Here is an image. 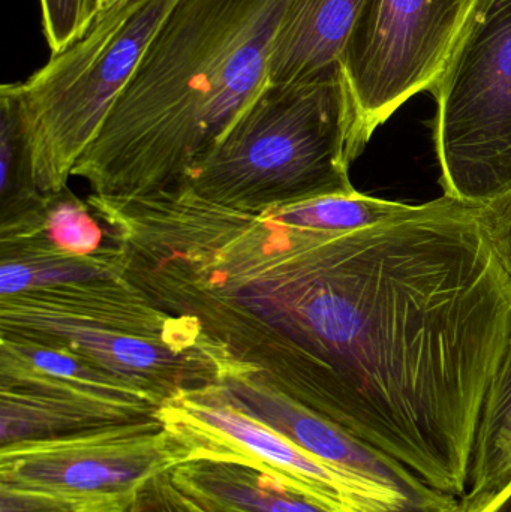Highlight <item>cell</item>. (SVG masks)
I'll return each instance as SVG.
<instances>
[{"instance_id": "6da1fadb", "label": "cell", "mask_w": 511, "mask_h": 512, "mask_svg": "<svg viewBox=\"0 0 511 512\" xmlns=\"http://www.w3.org/2000/svg\"><path fill=\"white\" fill-rule=\"evenodd\" d=\"M510 337V277L474 209L444 195L330 236L314 348L293 400L462 499Z\"/></svg>"}, {"instance_id": "7a4b0ae2", "label": "cell", "mask_w": 511, "mask_h": 512, "mask_svg": "<svg viewBox=\"0 0 511 512\" xmlns=\"http://www.w3.org/2000/svg\"><path fill=\"white\" fill-rule=\"evenodd\" d=\"M297 3L179 0L72 177L105 198L179 185L270 83Z\"/></svg>"}, {"instance_id": "3957f363", "label": "cell", "mask_w": 511, "mask_h": 512, "mask_svg": "<svg viewBox=\"0 0 511 512\" xmlns=\"http://www.w3.org/2000/svg\"><path fill=\"white\" fill-rule=\"evenodd\" d=\"M366 144L338 63L305 80L267 84L176 186L249 213L353 194L348 171Z\"/></svg>"}, {"instance_id": "277c9868", "label": "cell", "mask_w": 511, "mask_h": 512, "mask_svg": "<svg viewBox=\"0 0 511 512\" xmlns=\"http://www.w3.org/2000/svg\"><path fill=\"white\" fill-rule=\"evenodd\" d=\"M179 0H120L26 81L0 87L17 123L24 179L42 195L68 188L159 27Z\"/></svg>"}, {"instance_id": "5b68a950", "label": "cell", "mask_w": 511, "mask_h": 512, "mask_svg": "<svg viewBox=\"0 0 511 512\" xmlns=\"http://www.w3.org/2000/svg\"><path fill=\"white\" fill-rule=\"evenodd\" d=\"M444 195L476 209L511 189V0H473L431 90Z\"/></svg>"}, {"instance_id": "8992f818", "label": "cell", "mask_w": 511, "mask_h": 512, "mask_svg": "<svg viewBox=\"0 0 511 512\" xmlns=\"http://www.w3.org/2000/svg\"><path fill=\"white\" fill-rule=\"evenodd\" d=\"M473 0H365L341 66L366 140L443 74Z\"/></svg>"}, {"instance_id": "52a82bcc", "label": "cell", "mask_w": 511, "mask_h": 512, "mask_svg": "<svg viewBox=\"0 0 511 512\" xmlns=\"http://www.w3.org/2000/svg\"><path fill=\"white\" fill-rule=\"evenodd\" d=\"M158 417L191 450L192 459L209 457L257 469L330 512H428L386 487L321 462L234 408L216 385L164 403Z\"/></svg>"}, {"instance_id": "ba28073f", "label": "cell", "mask_w": 511, "mask_h": 512, "mask_svg": "<svg viewBox=\"0 0 511 512\" xmlns=\"http://www.w3.org/2000/svg\"><path fill=\"white\" fill-rule=\"evenodd\" d=\"M192 459L161 420L77 441L0 453V483L54 496L75 512H128L150 478Z\"/></svg>"}, {"instance_id": "9c48e42d", "label": "cell", "mask_w": 511, "mask_h": 512, "mask_svg": "<svg viewBox=\"0 0 511 512\" xmlns=\"http://www.w3.org/2000/svg\"><path fill=\"white\" fill-rule=\"evenodd\" d=\"M143 393L48 375L0 348V453L77 441L159 420Z\"/></svg>"}, {"instance_id": "30bf717a", "label": "cell", "mask_w": 511, "mask_h": 512, "mask_svg": "<svg viewBox=\"0 0 511 512\" xmlns=\"http://www.w3.org/2000/svg\"><path fill=\"white\" fill-rule=\"evenodd\" d=\"M69 333L149 337L204 352L192 321L165 312L125 277L0 295V340L39 343Z\"/></svg>"}, {"instance_id": "8fae6325", "label": "cell", "mask_w": 511, "mask_h": 512, "mask_svg": "<svg viewBox=\"0 0 511 512\" xmlns=\"http://www.w3.org/2000/svg\"><path fill=\"white\" fill-rule=\"evenodd\" d=\"M219 394L321 462L386 487L428 512H462L461 499L429 487L389 454L245 373H222Z\"/></svg>"}, {"instance_id": "7c38bea8", "label": "cell", "mask_w": 511, "mask_h": 512, "mask_svg": "<svg viewBox=\"0 0 511 512\" xmlns=\"http://www.w3.org/2000/svg\"><path fill=\"white\" fill-rule=\"evenodd\" d=\"M170 475L207 512H330L257 469L228 460L197 457Z\"/></svg>"}, {"instance_id": "4fadbf2b", "label": "cell", "mask_w": 511, "mask_h": 512, "mask_svg": "<svg viewBox=\"0 0 511 512\" xmlns=\"http://www.w3.org/2000/svg\"><path fill=\"white\" fill-rule=\"evenodd\" d=\"M365 0H299L276 42L270 83H290L338 65Z\"/></svg>"}, {"instance_id": "5bb4252c", "label": "cell", "mask_w": 511, "mask_h": 512, "mask_svg": "<svg viewBox=\"0 0 511 512\" xmlns=\"http://www.w3.org/2000/svg\"><path fill=\"white\" fill-rule=\"evenodd\" d=\"M0 259V295L123 277V252L117 242L104 254L80 256L29 240L0 239Z\"/></svg>"}, {"instance_id": "9a60e30c", "label": "cell", "mask_w": 511, "mask_h": 512, "mask_svg": "<svg viewBox=\"0 0 511 512\" xmlns=\"http://www.w3.org/2000/svg\"><path fill=\"white\" fill-rule=\"evenodd\" d=\"M511 472V337L486 391L477 423L462 512L498 492Z\"/></svg>"}, {"instance_id": "2e32d148", "label": "cell", "mask_w": 511, "mask_h": 512, "mask_svg": "<svg viewBox=\"0 0 511 512\" xmlns=\"http://www.w3.org/2000/svg\"><path fill=\"white\" fill-rule=\"evenodd\" d=\"M417 209L419 206L380 200L356 191L353 194L330 195L305 203L275 207L264 210V213L281 224L302 230L351 233L396 221Z\"/></svg>"}, {"instance_id": "e0dca14e", "label": "cell", "mask_w": 511, "mask_h": 512, "mask_svg": "<svg viewBox=\"0 0 511 512\" xmlns=\"http://www.w3.org/2000/svg\"><path fill=\"white\" fill-rule=\"evenodd\" d=\"M42 32L51 54L74 44L95 23L104 0H39Z\"/></svg>"}, {"instance_id": "ac0fdd59", "label": "cell", "mask_w": 511, "mask_h": 512, "mask_svg": "<svg viewBox=\"0 0 511 512\" xmlns=\"http://www.w3.org/2000/svg\"><path fill=\"white\" fill-rule=\"evenodd\" d=\"M483 236L511 280V189L486 206L474 209Z\"/></svg>"}, {"instance_id": "d6986e66", "label": "cell", "mask_w": 511, "mask_h": 512, "mask_svg": "<svg viewBox=\"0 0 511 512\" xmlns=\"http://www.w3.org/2000/svg\"><path fill=\"white\" fill-rule=\"evenodd\" d=\"M128 512H207L171 480L170 472L156 475L140 487Z\"/></svg>"}, {"instance_id": "ffe728a7", "label": "cell", "mask_w": 511, "mask_h": 512, "mask_svg": "<svg viewBox=\"0 0 511 512\" xmlns=\"http://www.w3.org/2000/svg\"><path fill=\"white\" fill-rule=\"evenodd\" d=\"M0 512H75L54 496L0 483Z\"/></svg>"}, {"instance_id": "44dd1931", "label": "cell", "mask_w": 511, "mask_h": 512, "mask_svg": "<svg viewBox=\"0 0 511 512\" xmlns=\"http://www.w3.org/2000/svg\"><path fill=\"white\" fill-rule=\"evenodd\" d=\"M468 512H511V489L501 490L497 495Z\"/></svg>"}, {"instance_id": "7402d4cb", "label": "cell", "mask_w": 511, "mask_h": 512, "mask_svg": "<svg viewBox=\"0 0 511 512\" xmlns=\"http://www.w3.org/2000/svg\"><path fill=\"white\" fill-rule=\"evenodd\" d=\"M506 489H511V472H510L509 477H507V480L504 481L503 486H501L500 489H498V492H501V490H506ZM497 493H495V495H497ZM492 496H494V495H492ZM492 496H491V498H492ZM486 501H488V499H486ZM482 504H483V502H482Z\"/></svg>"}, {"instance_id": "603a6c76", "label": "cell", "mask_w": 511, "mask_h": 512, "mask_svg": "<svg viewBox=\"0 0 511 512\" xmlns=\"http://www.w3.org/2000/svg\"><path fill=\"white\" fill-rule=\"evenodd\" d=\"M120 2V0H104V6L102 9L108 8V6L114 5V3Z\"/></svg>"}]
</instances>
